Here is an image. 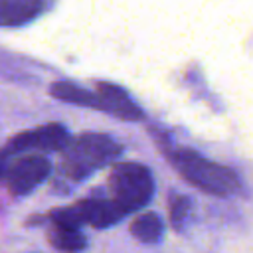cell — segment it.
<instances>
[{
    "mask_svg": "<svg viewBox=\"0 0 253 253\" xmlns=\"http://www.w3.org/2000/svg\"><path fill=\"white\" fill-rule=\"evenodd\" d=\"M71 142V134L67 132V128L59 123H47L30 130H24L16 136H12L6 146H2L6 150L8 156H14L18 152H28V150H36V152H53L59 150L63 152L67 148V144Z\"/></svg>",
    "mask_w": 253,
    "mask_h": 253,
    "instance_id": "4",
    "label": "cell"
},
{
    "mask_svg": "<svg viewBox=\"0 0 253 253\" xmlns=\"http://www.w3.org/2000/svg\"><path fill=\"white\" fill-rule=\"evenodd\" d=\"M8 166H10V156L6 154L4 148H0V180H4V176L8 172Z\"/></svg>",
    "mask_w": 253,
    "mask_h": 253,
    "instance_id": "13",
    "label": "cell"
},
{
    "mask_svg": "<svg viewBox=\"0 0 253 253\" xmlns=\"http://www.w3.org/2000/svg\"><path fill=\"white\" fill-rule=\"evenodd\" d=\"M51 172V164L42 154H26L24 158H18L10 162L8 172L4 176V182L14 196H26L36 186H40Z\"/></svg>",
    "mask_w": 253,
    "mask_h": 253,
    "instance_id": "5",
    "label": "cell"
},
{
    "mask_svg": "<svg viewBox=\"0 0 253 253\" xmlns=\"http://www.w3.org/2000/svg\"><path fill=\"white\" fill-rule=\"evenodd\" d=\"M190 208H192V202L188 196H182V194L170 196V223L176 231H182V227L188 219Z\"/></svg>",
    "mask_w": 253,
    "mask_h": 253,
    "instance_id": "12",
    "label": "cell"
},
{
    "mask_svg": "<svg viewBox=\"0 0 253 253\" xmlns=\"http://www.w3.org/2000/svg\"><path fill=\"white\" fill-rule=\"evenodd\" d=\"M51 97L69 103V105H79V107H93L99 109V97L95 91H87L85 87L73 83V81H55L49 87Z\"/></svg>",
    "mask_w": 253,
    "mask_h": 253,
    "instance_id": "9",
    "label": "cell"
},
{
    "mask_svg": "<svg viewBox=\"0 0 253 253\" xmlns=\"http://www.w3.org/2000/svg\"><path fill=\"white\" fill-rule=\"evenodd\" d=\"M160 146L168 162L190 186L211 196H231L241 188L239 176L231 168L211 162L192 148H174L172 144Z\"/></svg>",
    "mask_w": 253,
    "mask_h": 253,
    "instance_id": "1",
    "label": "cell"
},
{
    "mask_svg": "<svg viewBox=\"0 0 253 253\" xmlns=\"http://www.w3.org/2000/svg\"><path fill=\"white\" fill-rule=\"evenodd\" d=\"M123 152V146L109 134L101 132H85L67 144L61 152L59 174L71 184H77L101 170L103 166L115 162Z\"/></svg>",
    "mask_w": 253,
    "mask_h": 253,
    "instance_id": "2",
    "label": "cell"
},
{
    "mask_svg": "<svg viewBox=\"0 0 253 253\" xmlns=\"http://www.w3.org/2000/svg\"><path fill=\"white\" fill-rule=\"evenodd\" d=\"M77 208L81 211L83 223L93 225L97 229H105L111 227L115 223H119L125 215H128L117 202H113L111 198H91V200H83L77 202Z\"/></svg>",
    "mask_w": 253,
    "mask_h": 253,
    "instance_id": "7",
    "label": "cell"
},
{
    "mask_svg": "<svg viewBox=\"0 0 253 253\" xmlns=\"http://www.w3.org/2000/svg\"><path fill=\"white\" fill-rule=\"evenodd\" d=\"M95 93L99 97V111L103 113H109L121 121H142L144 119V113L142 109L128 97V93L115 85V83H109V81H99L95 85Z\"/></svg>",
    "mask_w": 253,
    "mask_h": 253,
    "instance_id": "6",
    "label": "cell"
},
{
    "mask_svg": "<svg viewBox=\"0 0 253 253\" xmlns=\"http://www.w3.org/2000/svg\"><path fill=\"white\" fill-rule=\"evenodd\" d=\"M111 200L126 213L144 208L154 196L152 172L138 162H117L107 178Z\"/></svg>",
    "mask_w": 253,
    "mask_h": 253,
    "instance_id": "3",
    "label": "cell"
},
{
    "mask_svg": "<svg viewBox=\"0 0 253 253\" xmlns=\"http://www.w3.org/2000/svg\"><path fill=\"white\" fill-rule=\"evenodd\" d=\"M47 241L51 247L63 253H79L87 247V239L81 233V229H67V227H55L47 231Z\"/></svg>",
    "mask_w": 253,
    "mask_h": 253,
    "instance_id": "11",
    "label": "cell"
},
{
    "mask_svg": "<svg viewBox=\"0 0 253 253\" xmlns=\"http://www.w3.org/2000/svg\"><path fill=\"white\" fill-rule=\"evenodd\" d=\"M47 8L42 0H0V26H22Z\"/></svg>",
    "mask_w": 253,
    "mask_h": 253,
    "instance_id": "8",
    "label": "cell"
},
{
    "mask_svg": "<svg viewBox=\"0 0 253 253\" xmlns=\"http://www.w3.org/2000/svg\"><path fill=\"white\" fill-rule=\"evenodd\" d=\"M130 233L142 243H158L164 233V221L154 211H144L136 215L130 223Z\"/></svg>",
    "mask_w": 253,
    "mask_h": 253,
    "instance_id": "10",
    "label": "cell"
}]
</instances>
